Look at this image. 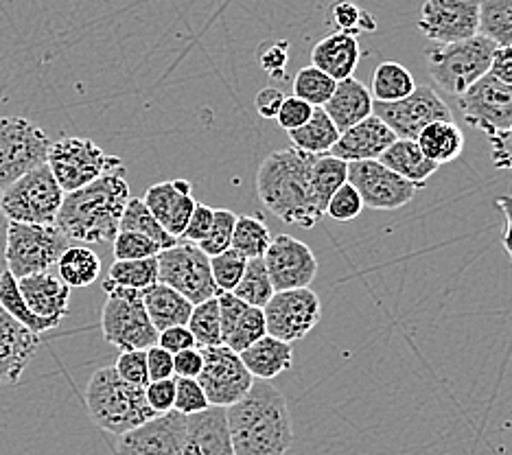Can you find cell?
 <instances>
[{
    "instance_id": "cell-1",
    "label": "cell",
    "mask_w": 512,
    "mask_h": 455,
    "mask_svg": "<svg viewBox=\"0 0 512 455\" xmlns=\"http://www.w3.org/2000/svg\"><path fill=\"white\" fill-rule=\"evenodd\" d=\"M226 414L235 455H287L294 445L287 399L270 381H254L252 390Z\"/></svg>"
},
{
    "instance_id": "cell-2",
    "label": "cell",
    "mask_w": 512,
    "mask_h": 455,
    "mask_svg": "<svg viewBox=\"0 0 512 455\" xmlns=\"http://www.w3.org/2000/svg\"><path fill=\"white\" fill-rule=\"evenodd\" d=\"M316 158L296 147H287L267 156L256 171V193L261 204L283 224L311 230L324 217L311 184Z\"/></svg>"
},
{
    "instance_id": "cell-3",
    "label": "cell",
    "mask_w": 512,
    "mask_h": 455,
    "mask_svg": "<svg viewBox=\"0 0 512 455\" xmlns=\"http://www.w3.org/2000/svg\"><path fill=\"white\" fill-rule=\"evenodd\" d=\"M130 202V184L125 167L101 175L84 189L66 193L55 228L68 241L77 243H112L119 235L123 210Z\"/></svg>"
},
{
    "instance_id": "cell-4",
    "label": "cell",
    "mask_w": 512,
    "mask_h": 455,
    "mask_svg": "<svg viewBox=\"0 0 512 455\" xmlns=\"http://www.w3.org/2000/svg\"><path fill=\"white\" fill-rule=\"evenodd\" d=\"M86 407L92 423L112 436H123L158 416L147 403L145 388L125 383L116 375L114 366L99 368L90 377Z\"/></svg>"
},
{
    "instance_id": "cell-5",
    "label": "cell",
    "mask_w": 512,
    "mask_h": 455,
    "mask_svg": "<svg viewBox=\"0 0 512 455\" xmlns=\"http://www.w3.org/2000/svg\"><path fill=\"white\" fill-rule=\"evenodd\" d=\"M495 49L497 46L484 35L453 44H432L425 51L429 75L438 88L453 97H460L475 81L488 75Z\"/></svg>"
},
{
    "instance_id": "cell-6",
    "label": "cell",
    "mask_w": 512,
    "mask_h": 455,
    "mask_svg": "<svg viewBox=\"0 0 512 455\" xmlns=\"http://www.w3.org/2000/svg\"><path fill=\"white\" fill-rule=\"evenodd\" d=\"M108 294L101 311V331L106 340L127 353V350H147L158 344V331L151 324L143 305V291L127 289L103 280Z\"/></svg>"
},
{
    "instance_id": "cell-7",
    "label": "cell",
    "mask_w": 512,
    "mask_h": 455,
    "mask_svg": "<svg viewBox=\"0 0 512 455\" xmlns=\"http://www.w3.org/2000/svg\"><path fill=\"white\" fill-rule=\"evenodd\" d=\"M64 191L49 165L29 171L0 193V208L9 221L33 226H55L64 202Z\"/></svg>"
},
{
    "instance_id": "cell-8",
    "label": "cell",
    "mask_w": 512,
    "mask_h": 455,
    "mask_svg": "<svg viewBox=\"0 0 512 455\" xmlns=\"http://www.w3.org/2000/svg\"><path fill=\"white\" fill-rule=\"evenodd\" d=\"M51 138L25 116H0V193L22 175L46 165Z\"/></svg>"
},
{
    "instance_id": "cell-9",
    "label": "cell",
    "mask_w": 512,
    "mask_h": 455,
    "mask_svg": "<svg viewBox=\"0 0 512 455\" xmlns=\"http://www.w3.org/2000/svg\"><path fill=\"white\" fill-rule=\"evenodd\" d=\"M49 165L64 193H73L99 180L101 175L123 169L119 156H108L90 138H62L51 145Z\"/></svg>"
},
{
    "instance_id": "cell-10",
    "label": "cell",
    "mask_w": 512,
    "mask_h": 455,
    "mask_svg": "<svg viewBox=\"0 0 512 455\" xmlns=\"http://www.w3.org/2000/svg\"><path fill=\"white\" fill-rule=\"evenodd\" d=\"M68 248V239L55 226L9 221L7 272L16 280L51 272Z\"/></svg>"
},
{
    "instance_id": "cell-11",
    "label": "cell",
    "mask_w": 512,
    "mask_h": 455,
    "mask_svg": "<svg viewBox=\"0 0 512 455\" xmlns=\"http://www.w3.org/2000/svg\"><path fill=\"white\" fill-rule=\"evenodd\" d=\"M158 283L176 289L191 305L219 296L211 259L197 248V243L189 241H178L173 248L158 254Z\"/></svg>"
},
{
    "instance_id": "cell-12",
    "label": "cell",
    "mask_w": 512,
    "mask_h": 455,
    "mask_svg": "<svg viewBox=\"0 0 512 455\" xmlns=\"http://www.w3.org/2000/svg\"><path fill=\"white\" fill-rule=\"evenodd\" d=\"M267 335L285 344H294L316 329L322 318V302L316 291L289 289L274 291L270 302L263 307Z\"/></svg>"
},
{
    "instance_id": "cell-13",
    "label": "cell",
    "mask_w": 512,
    "mask_h": 455,
    "mask_svg": "<svg viewBox=\"0 0 512 455\" xmlns=\"http://www.w3.org/2000/svg\"><path fill=\"white\" fill-rule=\"evenodd\" d=\"M372 114L386 123L392 134L403 140H416L429 123L453 121L449 105L429 86H416L410 97L392 103H372Z\"/></svg>"
},
{
    "instance_id": "cell-14",
    "label": "cell",
    "mask_w": 512,
    "mask_h": 455,
    "mask_svg": "<svg viewBox=\"0 0 512 455\" xmlns=\"http://www.w3.org/2000/svg\"><path fill=\"white\" fill-rule=\"evenodd\" d=\"M200 350L204 366L197 381L204 388L211 407H226L228 410L230 405L239 403L252 390L256 379L243 366L239 353L230 350L228 346L221 344Z\"/></svg>"
},
{
    "instance_id": "cell-15",
    "label": "cell",
    "mask_w": 512,
    "mask_h": 455,
    "mask_svg": "<svg viewBox=\"0 0 512 455\" xmlns=\"http://www.w3.org/2000/svg\"><path fill=\"white\" fill-rule=\"evenodd\" d=\"M462 119L475 130L493 136L512 127V86L502 84L493 75L480 81L458 97Z\"/></svg>"
},
{
    "instance_id": "cell-16",
    "label": "cell",
    "mask_w": 512,
    "mask_h": 455,
    "mask_svg": "<svg viewBox=\"0 0 512 455\" xmlns=\"http://www.w3.org/2000/svg\"><path fill=\"white\" fill-rule=\"evenodd\" d=\"M348 184L355 186L364 206L372 210H399L423 189L383 167L379 160L348 162Z\"/></svg>"
},
{
    "instance_id": "cell-17",
    "label": "cell",
    "mask_w": 512,
    "mask_h": 455,
    "mask_svg": "<svg viewBox=\"0 0 512 455\" xmlns=\"http://www.w3.org/2000/svg\"><path fill=\"white\" fill-rule=\"evenodd\" d=\"M418 29L434 44H453L480 35V0H425Z\"/></svg>"
},
{
    "instance_id": "cell-18",
    "label": "cell",
    "mask_w": 512,
    "mask_h": 455,
    "mask_svg": "<svg viewBox=\"0 0 512 455\" xmlns=\"http://www.w3.org/2000/svg\"><path fill=\"white\" fill-rule=\"evenodd\" d=\"M265 267L274 291L305 289L318 276V259L307 243L292 235H278L267 248Z\"/></svg>"
},
{
    "instance_id": "cell-19",
    "label": "cell",
    "mask_w": 512,
    "mask_h": 455,
    "mask_svg": "<svg viewBox=\"0 0 512 455\" xmlns=\"http://www.w3.org/2000/svg\"><path fill=\"white\" fill-rule=\"evenodd\" d=\"M186 416L171 410L116 436L114 455H182Z\"/></svg>"
},
{
    "instance_id": "cell-20",
    "label": "cell",
    "mask_w": 512,
    "mask_h": 455,
    "mask_svg": "<svg viewBox=\"0 0 512 455\" xmlns=\"http://www.w3.org/2000/svg\"><path fill=\"white\" fill-rule=\"evenodd\" d=\"M191 193L193 186L189 180L158 182L145 191L143 202L149 208V213L156 217L158 224L165 228L171 237L180 239L197 206Z\"/></svg>"
},
{
    "instance_id": "cell-21",
    "label": "cell",
    "mask_w": 512,
    "mask_h": 455,
    "mask_svg": "<svg viewBox=\"0 0 512 455\" xmlns=\"http://www.w3.org/2000/svg\"><path fill=\"white\" fill-rule=\"evenodd\" d=\"M38 346L40 335L31 333L0 307V388L16 385L22 379Z\"/></svg>"
},
{
    "instance_id": "cell-22",
    "label": "cell",
    "mask_w": 512,
    "mask_h": 455,
    "mask_svg": "<svg viewBox=\"0 0 512 455\" xmlns=\"http://www.w3.org/2000/svg\"><path fill=\"white\" fill-rule=\"evenodd\" d=\"M219 318H221V344L235 353H243L248 346L267 335L263 309H256L241 302L235 294H219Z\"/></svg>"
},
{
    "instance_id": "cell-23",
    "label": "cell",
    "mask_w": 512,
    "mask_h": 455,
    "mask_svg": "<svg viewBox=\"0 0 512 455\" xmlns=\"http://www.w3.org/2000/svg\"><path fill=\"white\" fill-rule=\"evenodd\" d=\"M182 455H235L226 407H208L206 412L186 416Z\"/></svg>"
},
{
    "instance_id": "cell-24",
    "label": "cell",
    "mask_w": 512,
    "mask_h": 455,
    "mask_svg": "<svg viewBox=\"0 0 512 455\" xmlns=\"http://www.w3.org/2000/svg\"><path fill=\"white\" fill-rule=\"evenodd\" d=\"M394 140H397V136L392 134L390 127L372 114L362 123L351 127V130L342 132L329 154L344 162L379 160Z\"/></svg>"
},
{
    "instance_id": "cell-25",
    "label": "cell",
    "mask_w": 512,
    "mask_h": 455,
    "mask_svg": "<svg viewBox=\"0 0 512 455\" xmlns=\"http://www.w3.org/2000/svg\"><path fill=\"white\" fill-rule=\"evenodd\" d=\"M18 289L27 307L42 320L60 324L71 311V287L53 272L20 278Z\"/></svg>"
},
{
    "instance_id": "cell-26",
    "label": "cell",
    "mask_w": 512,
    "mask_h": 455,
    "mask_svg": "<svg viewBox=\"0 0 512 455\" xmlns=\"http://www.w3.org/2000/svg\"><path fill=\"white\" fill-rule=\"evenodd\" d=\"M362 60V46L355 35L348 33H329L327 38H322L311 51V66L322 70L324 75H329L333 81H344L353 77L355 68Z\"/></svg>"
},
{
    "instance_id": "cell-27",
    "label": "cell",
    "mask_w": 512,
    "mask_h": 455,
    "mask_svg": "<svg viewBox=\"0 0 512 455\" xmlns=\"http://www.w3.org/2000/svg\"><path fill=\"white\" fill-rule=\"evenodd\" d=\"M372 95L370 90L355 77H348L344 81H337L331 99L324 105V112L337 127V132H346L362 123L368 116H372Z\"/></svg>"
},
{
    "instance_id": "cell-28",
    "label": "cell",
    "mask_w": 512,
    "mask_h": 455,
    "mask_svg": "<svg viewBox=\"0 0 512 455\" xmlns=\"http://www.w3.org/2000/svg\"><path fill=\"white\" fill-rule=\"evenodd\" d=\"M239 357L256 381H272L274 377L292 368L294 348L292 344L276 340L272 335H265L259 342H254L243 353H239Z\"/></svg>"
},
{
    "instance_id": "cell-29",
    "label": "cell",
    "mask_w": 512,
    "mask_h": 455,
    "mask_svg": "<svg viewBox=\"0 0 512 455\" xmlns=\"http://www.w3.org/2000/svg\"><path fill=\"white\" fill-rule=\"evenodd\" d=\"M143 305L158 333L173 329V326L189 324L195 307L182 294H178L176 289L162 283H156L154 287L143 291Z\"/></svg>"
},
{
    "instance_id": "cell-30",
    "label": "cell",
    "mask_w": 512,
    "mask_h": 455,
    "mask_svg": "<svg viewBox=\"0 0 512 455\" xmlns=\"http://www.w3.org/2000/svg\"><path fill=\"white\" fill-rule=\"evenodd\" d=\"M379 162L383 167H388L390 171L401 175L403 180L418 186H425V182L438 171L436 162L425 158L416 140H403V138L394 140V143L383 151Z\"/></svg>"
},
{
    "instance_id": "cell-31",
    "label": "cell",
    "mask_w": 512,
    "mask_h": 455,
    "mask_svg": "<svg viewBox=\"0 0 512 455\" xmlns=\"http://www.w3.org/2000/svg\"><path fill=\"white\" fill-rule=\"evenodd\" d=\"M418 147L436 165H445V162L456 160L464 149V136L460 127L453 121H436L429 123L425 130L416 138Z\"/></svg>"
},
{
    "instance_id": "cell-32",
    "label": "cell",
    "mask_w": 512,
    "mask_h": 455,
    "mask_svg": "<svg viewBox=\"0 0 512 455\" xmlns=\"http://www.w3.org/2000/svg\"><path fill=\"white\" fill-rule=\"evenodd\" d=\"M55 267L68 287H88L101 276L99 254L88 245H68Z\"/></svg>"
},
{
    "instance_id": "cell-33",
    "label": "cell",
    "mask_w": 512,
    "mask_h": 455,
    "mask_svg": "<svg viewBox=\"0 0 512 455\" xmlns=\"http://www.w3.org/2000/svg\"><path fill=\"white\" fill-rule=\"evenodd\" d=\"M287 134L289 140H292V147L313 156L329 154L333 145L337 143V138H340V132H337V127L329 119V114L322 108H313L311 119L302 127H298V130Z\"/></svg>"
},
{
    "instance_id": "cell-34",
    "label": "cell",
    "mask_w": 512,
    "mask_h": 455,
    "mask_svg": "<svg viewBox=\"0 0 512 455\" xmlns=\"http://www.w3.org/2000/svg\"><path fill=\"white\" fill-rule=\"evenodd\" d=\"M368 90L372 95V101L392 103L410 97L416 90V81L405 66L397 62H381L375 68V75H372V84Z\"/></svg>"
},
{
    "instance_id": "cell-35",
    "label": "cell",
    "mask_w": 512,
    "mask_h": 455,
    "mask_svg": "<svg viewBox=\"0 0 512 455\" xmlns=\"http://www.w3.org/2000/svg\"><path fill=\"white\" fill-rule=\"evenodd\" d=\"M348 182V162L335 158L331 154H322L313 162L311 171V184L313 195L322 215H327V204L335 191Z\"/></svg>"
},
{
    "instance_id": "cell-36",
    "label": "cell",
    "mask_w": 512,
    "mask_h": 455,
    "mask_svg": "<svg viewBox=\"0 0 512 455\" xmlns=\"http://www.w3.org/2000/svg\"><path fill=\"white\" fill-rule=\"evenodd\" d=\"M480 35L497 49H512V0H480Z\"/></svg>"
},
{
    "instance_id": "cell-37",
    "label": "cell",
    "mask_w": 512,
    "mask_h": 455,
    "mask_svg": "<svg viewBox=\"0 0 512 455\" xmlns=\"http://www.w3.org/2000/svg\"><path fill=\"white\" fill-rule=\"evenodd\" d=\"M0 307H3L16 322L27 326V329L36 335H42L44 331H51L60 326L51 320L38 318V315L27 307V302H25V298H22L20 289H18V280L9 272L0 276Z\"/></svg>"
},
{
    "instance_id": "cell-38",
    "label": "cell",
    "mask_w": 512,
    "mask_h": 455,
    "mask_svg": "<svg viewBox=\"0 0 512 455\" xmlns=\"http://www.w3.org/2000/svg\"><path fill=\"white\" fill-rule=\"evenodd\" d=\"M119 230L138 232V235H143V237L154 241L156 245H160V250H169L180 241L176 237H171L169 232L158 224L156 217L149 213L145 202L138 200V197H130V202H127Z\"/></svg>"
},
{
    "instance_id": "cell-39",
    "label": "cell",
    "mask_w": 512,
    "mask_h": 455,
    "mask_svg": "<svg viewBox=\"0 0 512 455\" xmlns=\"http://www.w3.org/2000/svg\"><path fill=\"white\" fill-rule=\"evenodd\" d=\"M272 243L270 228L263 224L261 217L237 215L235 232H232L230 248L241 252L246 259H263Z\"/></svg>"
},
{
    "instance_id": "cell-40",
    "label": "cell",
    "mask_w": 512,
    "mask_h": 455,
    "mask_svg": "<svg viewBox=\"0 0 512 455\" xmlns=\"http://www.w3.org/2000/svg\"><path fill=\"white\" fill-rule=\"evenodd\" d=\"M232 294L241 302H246V305L256 309H263L267 302H270V298L274 296V287L263 259H248L246 272H243L239 285Z\"/></svg>"
},
{
    "instance_id": "cell-41",
    "label": "cell",
    "mask_w": 512,
    "mask_h": 455,
    "mask_svg": "<svg viewBox=\"0 0 512 455\" xmlns=\"http://www.w3.org/2000/svg\"><path fill=\"white\" fill-rule=\"evenodd\" d=\"M108 280L119 287L145 291L158 283V256L141 261H114Z\"/></svg>"
},
{
    "instance_id": "cell-42",
    "label": "cell",
    "mask_w": 512,
    "mask_h": 455,
    "mask_svg": "<svg viewBox=\"0 0 512 455\" xmlns=\"http://www.w3.org/2000/svg\"><path fill=\"white\" fill-rule=\"evenodd\" d=\"M189 331L195 337L197 348H211L221 346V318H219V302L217 298H211L200 305L193 307Z\"/></svg>"
},
{
    "instance_id": "cell-43",
    "label": "cell",
    "mask_w": 512,
    "mask_h": 455,
    "mask_svg": "<svg viewBox=\"0 0 512 455\" xmlns=\"http://www.w3.org/2000/svg\"><path fill=\"white\" fill-rule=\"evenodd\" d=\"M337 81L329 75H324L316 66L300 68L294 77V97L309 103L311 108H324L331 99Z\"/></svg>"
},
{
    "instance_id": "cell-44",
    "label": "cell",
    "mask_w": 512,
    "mask_h": 455,
    "mask_svg": "<svg viewBox=\"0 0 512 455\" xmlns=\"http://www.w3.org/2000/svg\"><path fill=\"white\" fill-rule=\"evenodd\" d=\"M246 263L248 259L237 250H226L211 259V272L215 287L219 289V294H232L235 287L239 285V280L246 272Z\"/></svg>"
},
{
    "instance_id": "cell-45",
    "label": "cell",
    "mask_w": 512,
    "mask_h": 455,
    "mask_svg": "<svg viewBox=\"0 0 512 455\" xmlns=\"http://www.w3.org/2000/svg\"><path fill=\"white\" fill-rule=\"evenodd\" d=\"M235 224H237V215L232 213V210L215 208L211 232H208L204 241L197 243V248H200L208 256V259H213V256L230 250Z\"/></svg>"
},
{
    "instance_id": "cell-46",
    "label": "cell",
    "mask_w": 512,
    "mask_h": 455,
    "mask_svg": "<svg viewBox=\"0 0 512 455\" xmlns=\"http://www.w3.org/2000/svg\"><path fill=\"white\" fill-rule=\"evenodd\" d=\"M162 250L151 239L138 235V232L119 230V235L112 241V254L114 261H141L158 256Z\"/></svg>"
},
{
    "instance_id": "cell-47",
    "label": "cell",
    "mask_w": 512,
    "mask_h": 455,
    "mask_svg": "<svg viewBox=\"0 0 512 455\" xmlns=\"http://www.w3.org/2000/svg\"><path fill=\"white\" fill-rule=\"evenodd\" d=\"M208 407H211V403H208L200 381L176 377V403H173V410L182 416H193L206 412Z\"/></svg>"
},
{
    "instance_id": "cell-48",
    "label": "cell",
    "mask_w": 512,
    "mask_h": 455,
    "mask_svg": "<svg viewBox=\"0 0 512 455\" xmlns=\"http://www.w3.org/2000/svg\"><path fill=\"white\" fill-rule=\"evenodd\" d=\"M362 210H364L362 197H359L355 186L348 182L335 191V195L327 204V215L335 221H353L362 215Z\"/></svg>"
},
{
    "instance_id": "cell-49",
    "label": "cell",
    "mask_w": 512,
    "mask_h": 455,
    "mask_svg": "<svg viewBox=\"0 0 512 455\" xmlns=\"http://www.w3.org/2000/svg\"><path fill=\"white\" fill-rule=\"evenodd\" d=\"M114 370L125 383L138 385V388H147L149 385L147 350H127V353H121L119 359H116Z\"/></svg>"
},
{
    "instance_id": "cell-50",
    "label": "cell",
    "mask_w": 512,
    "mask_h": 455,
    "mask_svg": "<svg viewBox=\"0 0 512 455\" xmlns=\"http://www.w3.org/2000/svg\"><path fill=\"white\" fill-rule=\"evenodd\" d=\"M366 11L362 7H357L351 0H335L331 7V20L340 33L348 35H357L362 33V20H364Z\"/></svg>"
},
{
    "instance_id": "cell-51",
    "label": "cell",
    "mask_w": 512,
    "mask_h": 455,
    "mask_svg": "<svg viewBox=\"0 0 512 455\" xmlns=\"http://www.w3.org/2000/svg\"><path fill=\"white\" fill-rule=\"evenodd\" d=\"M311 114H313V108L309 103H305L298 97H285L281 110H278L276 121L285 132H294L311 119Z\"/></svg>"
},
{
    "instance_id": "cell-52",
    "label": "cell",
    "mask_w": 512,
    "mask_h": 455,
    "mask_svg": "<svg viewBox=\"0 0 512 455\" xmlns=\"http://www.w3.org/2000/svg\"><path fill=\"white\" fill-rule=\"evenodd\" d=\"M145 396L151 410L156 414H167L173 410L176 403V377L162 379V381H149L145 388Z\"/></svg>"
},
{
    "instance_id": "cell-53",
    "label": "cell",
    "mask_w": 512,
    "mask_h": 455,
    "mask_svg": "<svg viewBox=\"0 0 512 455\" xmlns=\"http://www.w3.org/2000/svg\"><path fill=\"white\" fill-rule=\"evenodd\" d=\"M289 42L285 40H278L270 46H263L261 53H259V62L261 68L265 70L267 75L274 77V79H283L287 77V62H289Z\"/></svg>"
},
{
    "instance_id": "cell-54",
    "label": "cell",
    "mask_w": 512,
    "mask_h": 455,
    "mask_svg": "<svg viewBox=\"0 0 512 455\" xmlns=\"http://www.w3.org/2000/svg\"><path fill=\"white\" fill-rule=\"evenodd\" d=\"M213 213H215V208L206 206V204H197L191 219H189V224H186V230L182 232L180 241H189V243L204 241L213 226Z\"/></svg>"
},
{
    "instance_id": "cell-55",
    "label": "cell",
    "mask_w": 512,
    "mask_h": 455,
    "mask_svg": "<svg viewBox=\"0 0 512 455\" xmlns=\"http://www.w3.org/2000/svg\"><path fill=\"white\" fill-rule=\"evenodd\" d=\"M204 366V357L200 348H189L173 355V375L178 379H197Z\"/></svg>"
},
{
    "instance_id": "cell-56",
    "label": "cell",
    "mask_w": 512,
    "mask_h": 455,
    "mask_svg": "<svg viewBox=\"0 0 512 455\" xmlns=\"http://www.w3.org/2000/svg\"><path fill=\"white\" fill-rule=\"evenodd\" d=\"M158 346L165 348L171 355H178V353H182V350H189V348H197L195 337L191 335L189 326H173V329L160 331Z\"/></svg>"
},
{
    "instance_id": "cell-57",
    "label": "cell",
    "mask_w": 512,
    "mask_h": 455,
    "mask_svg": "<svg viewBox=\"0 0 512 455\" xmlns=\"http://www.w3.org/2000/svg\"><path fill=\"white\" fill-rule=\"evenodd\" d=\"M147 372L149 381H162V379H173V355L167 353L165 348L158 344L147 348Z\"/></svg>"
},
{
    "instance_id": "cell-58",
    "label": "cell",
    "mask_w": 512,
    "mask_h": 455,
    "mask_svg": "<svg viewBox=\"0 0 512 455\" xmlns=\"http://www.w3.org/2000/svg\"><path fill=\"white\" fill-rule=\"evenodd\" d=\"M491 143V160L497 169L512 171V127L506 132L488 136Z\"/></svg>"
},
{
    "instance_id": "cell-59",
    "label": "cell",
    "mask_w": 512,
    "mask_h": 455,
    "mask_svg": "<svg viewBox=\"0 0 512 455\" xmlns=\"http://www.w3.org/2000/svg\"><path fill=\"white\" fill-rule=\"evenodd\" d=\"M283 101H285V95L278 88H272V86L261 88L259 95L254 99V108L263 116V119H276Z\"/></svg>"
},
{
    "instance_id": "cell-60",
    "label": "cell",
    "mask_w": 512,
    "mask_h": 455,
    "mask_svg": "<svg viewBox=\"0 0 512 455\" xmlns=\"http://www.w3.org/2000/svg\"><path fill=\"white\" fill-rule=\"evenodd\" d=\"M488 75H493L502 84L512 86V49H495Z\"/></svg>"
},
{
    "instance_id": "cell-61",
    "label": "cell",
    "mask_w": 512,
    "mask_h": 455,
    "mask_svg": "<svg viewBox=\"0 0 512 455\" xmlns=\"http://www.w3.org/2000/svg\"><path fill=\"white\" fill-rule=\"evenodd\" d=\"M497 208L502 210L504 217H506V228H504V235H502V243H504V250L508 252L510 261H512V197L510 195H502L495 200Z\"/></svg>"
},
{
    "instance_id": "cell-62",
    "label": "cell",
    "mask_w": 512,
    "mask_h": 455,
    "mask_svg": "<svg viewBox=\"0 0 512 455\" xmlns=\"http://www.w3.org/2000/svg\"><path fill=\"white\" fill-rule=\"evenodd\" d=\"M7 230L9 219L5 217L3 208H0V276L7 272Z\"/></svg>"
},
{
    "instance_id": "cell-63",
    "label": "cell",
    "mask_w": 512,
    "mask_h": 455,
    "mask_svg": "<svg viewBox=\"0 0 512 455\" xmlns=\"http://www.w3.org/2000/svg\"><path fill=\"white\" fill-rule=\"evenodd\" d=\"M510 197H512V195H510Z\"/></svg>"
}]
</instances>
